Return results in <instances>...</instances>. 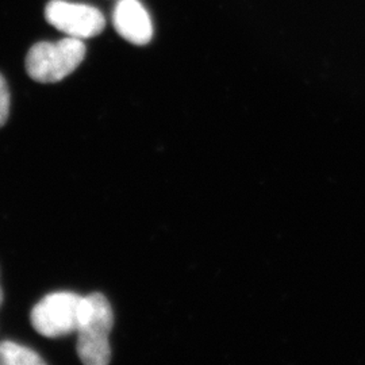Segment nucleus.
Returning <instances> with one entry per match:
<instances>
[{"instance_id":"423d86ee","label":"nucleus","mask_w":365,"mask_h":365,"mask_svg":"<svg viewBox=\"0 0 365 365\" xmlns=\"http://www.w3.org/2000/svg\"><path fill=\"white\" fill-rule=\"evenodd\" d=\"M0 364L45 365L46 361L33 349L13 341L0 342Z\"/></svg>"},{"instance_id":"f03ea898","label":"nucleus","mask_w":365,"mask_h":365,"mask_svg":"<svg viewBox=\"0 0 365 365\" xmlns=\"http://www.w3.org/2000/svg\"><path fill=\"white\" fill-rule=\"evenodd\" d=\"M84 57L83 39L66 37L57 42H38L27 53V75L38 83H57L69 76Z\"/></svg>"},{"instance_id":"7ed1b4c3","label":"nucleus","mask_w":365,"mask_h":365,"mask_svg":"<svg viewBox=\"0 0 365 365\" xmlns=\"http://www.w3.org/2000/svg\"><path fill=\"white\" fill-rule=\"evenodd\" d=\"M83 306L84 297L73 292H53L33 307L30 321L43 337H64L78 331Z\"/></svg>"},{"instance_id":"6e6552de","label":"nucleus","mask_w":365,"mask_h":365,"mask_svg":"<svg viewBox=\"0 0 365 365\" xmlns=\"http://www.w3.org/2000/svg\"><path fill=\"white\" fill-rule=\"evenodd\" d=\"M1 303H3V291H1V287H0V306H1Z\"/></svg>"},{"instance_id":"39448f33","label":"nucleus","mask_w":365,"mask_h":365,"mask_svg":"<svg viewBox=\"0 0 365 365\" xmlns=\"http://www.w3.org/2000/svg\"><path fill=\"white\" fill-rule=\"evenodd\" d=\"M113 21L118 34L134 45H146L153 37L150 16L140 0H118Z\"/></svg>"},{"instance_id":"0eeeda50","label":"nucleus","mask_w":365,"mask_h":365,"mask_svg":"<svg viewBox=\"0 0 365 365\" xmlns=\"http://www.w3.org/2000/svg\"><path fill=\"white\" fill-rule=\"evenodd\" d=\"M10 114V91L4 78L0 75V128L7 122Z\"/></svg>"},{"instance_id":"20e7f679","label":"nucleus","mask_w":365,"mask_h":365,"mask_svg":"<svg viewBox=\"0 0 365 365\" xmlns=\"http://www.w3.org/2000/svg\"><path fill=\"white\" fill-rule=\"evenodd\" d=\"M45 18L49 25L66 33L68 37L78 39L101 34L106 25L105 16L98 9L64 0L49 1L45 9Z\"/></svg>"},{"instance_id":"f257e3e1","label":"nucleus","mask_w":365,"mask_h":365,"mask_svg":"<svg viewBox=\"0 0 365 365\" xmlns=\"http://www.w3.org/2000/svg\"><path fill=\"white\" fill-rule=\"evenodd\" d=\"M114 325L113 307L103 294L84 297V306L78 327V359L86 365H107L111 360L110 333Z\"/></svg>"}]
</instances>
